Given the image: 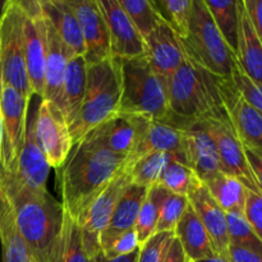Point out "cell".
<instances>
[{
  "instance_id": "f907efd6",
  "label": "cell",
  "mask_w": 262,
  "mask_h": 262,
  "mask_svg": "<svg viewBox=\"0 0 262 262\" xmlns=\"http://www.w3.org/2000/svg\"><path fill=\"white\" fill-rule=\"evenodd\" d=\"M2 90H3V79H2V71H0V99H2Z\"/></svg>"
},
{
  "instance_id": "4dcf8cb0",
  "label": "cell",
  "mask_w": 262,
  "mask_h": 262,
  "mask_svg": "<svg viewBox=\"0 0 262 262\" xmlns=\"http://www.w3.org/2000/svg\"><path fill=\"white\" fill-rule=\"evenodd\" d=\"M170 192L161 187L160 184L151 186L147 189L145 201L141 206L137 222H136V234H137L138 243L142 246L151 235L155 234L156 225L160 217L161 207Z\"/></svg>"
},
{
  "instance_id": "74e56055",
  "label": "cell",
  "mask_w": 262,
  "mask_h": 262,
  "mask_svg": "<svg viewBox=\"0 0 262 262\" xmlns=\"http://www.w3.org/2000/svg\"><path fill=\"white\" fill-rule=\"evenodd\" d=\"M188 197L181 196V194L169 193L166 200L164 201L161 207L160 217H159L158 225H156V232H173L176 229L177 224L181 220L182 215L184 214L186 209L188 207Z\"/></svg>"
},
{
  "instance_id": "6da1fadb",
  "label": "cell",
  "mask_w": 262,
  "mask_h": 262,
  "mask_svg": "<svg viewBox=\"0 0 262 262\" xmlns=\"http://www.w3.org/2000/svg\"><path fill=\"white\" fill-rule=\"evenodd\" d=\"M0 186L14 214L15 223L33 262H53L63 225L64 209L48 189L37 191L26 186L14 173L0 168Z\"/></svg>"
},
{
  "instance_id": "8fae6325",
  "label": "cell",
  "mask_w": 262,
  "mask_h": 262,
  "mask_svg": "<svg viewBox=\"0 0 262 262\" xmlns=\"http://www.w3.org/2000/svg\"><path fill=\"white\" fill-rule=\"evenodd\" d=\"M33 123L36 138L49 166L58 170L73 148V140L64 114L53 102L41 100L33 115Z\"/></svg>"
},
{
  "instance_id": "d6a6232c",
  "label": "cell",
  "mask_w": 262,
  "mask_h": 262,
  "mask_svg": "<svg viewBox=\"0 0 262 262\" xmlns=\"http://www.w3.org/2000/svg\"><path fill=\"white\" fill-rule=\"evenodd\" d=\"M170 155L164 152H152L141 156L137 160H128L132 183L136 186L150 188L158 184L164 168L168 164Z\"/></svg>"
},
{
  "instance_id": "83f0119b",
  "label": "cell",
  "mask_w": 262,
  "mask_h": 262,
  "mask_svg": "<svg viewBox=\"0 0 262 262\" xmlns=\"http://www.w3.org/2000/svg\"><path fill=\"white\" fill-rule=\"evenodd\" d=\"M87 83V63L84 56L76 55L68 61L61 91V113L71 127L76 120Z\"/></svg>"
},
{
  "instance_id": "f5cc1de1",
  "label": "cell",
  "mask_w": 262,
  "mask_h": 262,
  "mask_svg": "<svg viewBox=\"0 0 262 262\" xmlns=\"http://www.w3.org/2000/svg\"><path fill=\"white\" fill-rule=\"evenodd\" d=\"M31 262H33V261H31Z\"/></svg>"
},
{
  "instance_id": "d590c367",
  "label": "cell",
  "mask_w": 262,
  "mask_h": 262,
  "mask_svg": "<svg viewBox=\"0 0 262 262\" xmlns=\"http://www.w3.org/2000/svg\"><path fill=\"white\" fill-rule=\"evenodd\" d=\"M152 3L164 22L183 38L188 30L193 0H154Z\"/></svg>"
},
{
  "instance_id": "44dd1931",
  "label": "cell",
  "mask_w": 262,
  "mask_h": 262,
  "mask_svg": "<svg viewBox=\"0 0 262 262\" xmlns=\"http://www.w3.org/2000/svg\"><path fill=\"white\" fill-rule=\"evenodd\" d=\"M46 23V58L45 84L41 100H48L61 110V91L68 61L74 55L73 51L61 41L58 33L45 18Z\"/></svg>"
},
{
  "instance_id": "2e32d148",
  "label": "cell",
  "mask_w": 262,
  "mask_h": 262,
  "mask_svg": "<svg viewBox=\"0 0 262 262\" xmlns=\"http://www.w3.org/2000/svg\"><path fill=\"white\" fill-rule=\"evenodd\" d=\"M220 90L238 140L245 147L262 152V115L243 99L232 78H220Z\"/></svg>"
},
{
  "instance_id": "d4e9b609",
  "label": "cell",
  "mask_w": 262,
  "mask_h": 262,
  "mask_svg": "<svg viewBox=\"0 0 262 262\" xmlns=\"http://www.w3.org/2000/svg\"><path fill=\"white\" fill-rule=\"evenodd\" d=\"M43 15L49 20L59 37L74 53L84 56L83 36L77 15L68 0H41Z\"/></svg>"
},
{
  "instance_id": "484cf974",
  "label": "cell",
  "mask_w": 262,
  "mask_h": 262,
  "mask_svg": "<svg viewBox=\"0 0 262 262\" xmlns=\"http://www.w3.org/2000/svg\"><path fill=\"white\" fill-rule=\"evenodd\" d=\"M174 237L179 241L182 248L191 262L206 260L214 255H217L212 247L211 239L206 229L191 205H188L177 224L174 229Z\"/></svg>"
},
{
  "instance_id": "836d02e7",
  "label": "cell",
  "mask_w": 262,
  "mask_h": 262,
  "mask_svg": "<svg viewBox=\"0 0 262 262\" xmlns=\"http://www.w3.org/2000/svg\"><path fill=\"white\" fill-rule=\"evenodd\" d=\"M119 4L127 13L129 19L137 28L141 36L147 37L161 23L163 18L159 14L152 2L147 0H119Z\"/></svg>"
},
{
  "instance_id": "52a82bcc",
  "label": "cell",
  "mask_w": 262,
  "mask_h": 262,
  "mask_svg": "<svg viewBox=\"0 0 262 262\" xmlns=\"http://www.w3.org/2000/svg\"><path fill=\"white\" fill-rule=\"evenodd\" d=\"M0 71L3 84L32 99L23 43V12L17 0H7L0 18Z\"/></svg>"
},
{
  "instance_id": "ab89813d",
  "label": "cell",
  "mask_w": 262,
  "mask_h": 262,
  "mask_svg": "<svg viewBox=\"0 0 262 262\" xmlns=\"http://www.w3.org/2000/svg\"><path fill=\"white\" fill-rule=\"evenodd\" d=\"M174 238L173 232H161L151 235L142 246H140L137 262H161L170 241Z\"/></svg>"
},
{
  "instance_id": "ba28073f",
  "label": "cell",
  "mask_w": 262,
  "mask_h": 262,
  "mask_svg": "<svg viewBox=\"0 0 262 262\" xmlns=\"http://www.w3.org/2000/svg\"><path fill=\"white\" fill-rule=\"evenodd\" d=\"M30 97L23 96L17 90L3 84L0 99V168L15 173L18 159L25 145L28 123Z\"/></svg>"
},
{
  "instance_id": "30bf717a",
  "label": "cell",
  "mask_w": 262,
  "mask_h": 262,
  "mask_svg": "<svg viewBox=\"0 0 262 262\" xmlns=\"http://www.w3.org/2000/svg\"><path fill=\"white\" fill-rule=\"evenodd\" d=\"M23 12V43L28 79L33 95L42 97L45 84L46 23L41 0H17Z\"/></svg>"
},
{
  "instance_id": "d6986e66",
  "label": "cell",
  "mask_w": 262,
  "mask_h": 262,
  "mask_svg": "<svg viewBox=\"0 0 262 262\" xmlns=\"http://www.w3.org/2000/svg\"><path fill=\"white\" fill-rule=\"evenodd\" d=\"M187 197L189 205L206 229L215 252L225 256L229 247L227 212L212 199L204 182L199 178L193 182Z\"/></svg>"
},
{
  "instance_id": "9a60e30c",
  "label": "cell",
  "mask_w": 262,
  "mask_h": 262,
  "mask_svg": "<svg viewBox=\"0 0 262 262\" xmlns=\"http://www.w3.org/2000/svg\"><path fill=\"white\" fill-rule=\"evenodd\" d=\"M109 32L113 58L132 59L146 55L145 40L119 4V0H97Z\"/></svg>"
},
{
  "instance_id": "7dc6e473",
  "label": "cell",
  "mask_w": 262,
  "mask_h": 262,
  "mask_svg": "<svg viewBox=\"0 0 262 262\" xmlns=\"http://www.w3.org/2000/svg\"><path fill=\"white\" fill-rule=\"evenodd\" d=\"M138 252H140V248L127 256H119V257H113V258L105 257V256L101 253V256L99 257V262H137Z\"/></svg>"
},
{
  "instance_id": "277c9868",
  "label": "cell",
  "mask_w": 262,
  "mask_h": 262,
  "mask_svg": "<svg viewBox=\"0 0 262 262\" xmlns=\"http://www.w3.org/2000/svg\"><path fill=\"white\" fill-rule=\"evenodd\" d=\"M118 61L120 71L119 113L151 120L168 119L170 115L168 81L154 72L146 55L118 59Z\"/></svg>"
},
{
  "instance_id": "7c38bea8",
  "label": "cell",
  "mask_w": 262,
  "mask_h": 262,
  "mask_svg": "<svg viewBox=\"0 0 262 262\" xmlns=\"http://www.w3.org/2000/svg\"><path fill=\"white\" fill-rule=\"evenodd\" d=\"M150 122L148 118L118 113L91 130L84 138H89L115 155L129 158L140 145Z\"/></svg>"
},
{
  "instance_id": "ee69618b",
  "label": "cell",
  "mask_w": 262,
  "mask_h": 262,
  "mask_svg": "<svg viewBox=\"0 0 262 262\" xmlns=\"http://www.w3.org/2000/svg\"><path fill=\"white\" fill-rule=\"evenodd\" d=\"M243 150H245L246 158H247L248 165H250L251 171H252L253 178H255L258 189L262 193V152L253 150V148L245 147V146H243Z\"/></svg>"
},
{
  "instance_id": "5bb4252c",
  "label": "cell",
  "mask_w": 262,
  "mask_h": 262,
  "mask_svg": "<svg viewBox=\"0 0 262 262\" xmlns=\"http://www.w3.org/2000/svg\"><path fill=\"white\" fill-rule=\"evenodd\" d=\"M173 123L184 129L187 163L200 181L206 182L223 171L216 143L210 135L205 120H184L173 115Z\"/></svg>"
},
{
  "instance_id": "1f68e13d",
  "label": "cell",
  "mask_w": 262,
  "mask_h": 262,
  "mask_svg": "<svg viewBox=\"0 0 262 262\" xmlns=\"http://www.w3.org/2000/svg\"><path fill=\"white\" fill-rule=\"evenodd\" d=\"M204 2L217 30L220 31L227 45L235 55L238 48V28H239L238 2L237 0H223V2L204 0Z\"/></svg>"
},
{
  "instance_id": "7bdbcfd3",
  "label": "cell",
  "mask_w": 262,
  "mask_h": 262,
  "mask_svg": "<svg viewBox=\"0 0 262 262\" xmlns=\"http://www.w3.org/2000/svg\"><path fill=\"white\" fill-rule=\"evenodd\" d=\"M225 257L229 262H262L261 253L234 245H229Z\"/></svg>"
},
{
  "instance_id": "3957f363",
  "label": "cell",
  "mask_w": 262,
  "mask_h": 262,
  "mask_svg": "<svg viewBox=\"0 0 262 262\" xmlns=\"http://www.w3.org/2000/svg\"><path fill=\"white\" fill-rule=\"evenodd\" d=\"M170 113L184 120L227 119L220 90V77L214 76L187 58L168 79Z\"/></svg>"
},
{
  "instance_id": "4316f807",
  "label": "cell",
  "mask_w": 262,
  "mask_h": 262,
  "mask_svg": "<svg viewBox=\"0 0 262 262\" xmlns=\"http://www.w3.org/2000/svg\"><path fill=\"white\" fill-rule=\"evenodd\" d=\"M0 262H31L30 251L15 223L12 206L0 186Z\"/></svg>"
},
{
  "instance_id": "bcb514c9",
  "label": "cell",
  "mask_w": 262,
  "mask_h": 262,
  "mask_svg": "<svg viewBox=\"0 0 262 262\" xmlns=\"http://www.w3.org/2000/svg\"><path fill=\"white\" fill-rule=\"evenodd\" d=\"M161 262H191L176 237L170 241Z\"/></svg>"
},
{
  "instance_id": "9c48e42d",
  "label": "cell",
  "mask_w": 262,
  "mask_h": 262,
  "mask_svg": "<svg viewBox=\"0 0 262 262\" xmlns=\"http://www.w3.org/2000/svg\"><path fill=\"white\" fill-rule=\"evenodd\" d=\"M130 183L132 178L128 166L90 202L89 206L76 219L81 228L83 247L92 261H97L101 256L100 237L106 228L120 196Z\"/></svg>"
},
{
  "instance_id": "f6af8a7d",
  "label": "cell",
  "mask_w": 262,
  "mask_h": 262,
  "mask_svg": "<svg viewBox=\"0 0 262 262\" xmlns=\"http://www.w3.org/2000/svg\"><path fill=\"white\" fill-rule=\"evenodd\" d=\"M251 23L262 43V0H243Z\"/></svg>"
},
{
  "instance_id": "5b68a950",
  "label": "cell",
  "mask_w": 262,
  "mask_h": 262,
  "mask_svg": "<svg viewBox=\"0 0 262 262\" xmlns=\"http://www.w3.org/2000/svg\"><path fill=\"white\" fill-rule=\"evenodd\" d=\"M120 71L117 58L87 66V83L76 120L69 127L73 146L119 113Z\"/></svg>"
},
{
  "instance_id": "816d5d0a",
  "label": "cell",
  "mask_w": 262,
  "mask_h": 262,
  "mask_svg": "<svg viewBox=\"0 0 262 262\" xmlns=\"http://www.w3.org/2000/svg\"><path fill=\"white\" fill-rule=\"evenodd\" d=\"M0 150H2V132H0Z\"/></svg>"
},
{
  "instance_id": "ffe728a7",
  "label": "cell",
  "mask_w": 262,
  "mask_h": 262,
  "mask_svg": "<svg viewBox=\"0 0 262 262\" xmlns=\"http://www.w3.org/2000/svg\"><path fill=\"white\" fill-rule=\"evenodd\" d=\"M152 152L168 154L171 158L188 165L184 129L177 127L169 119L151 120L140 145L137 146L133 155L128 158V160L135 161L141 156Z\"/></svg>"
},
{
  "instance_id": "b9f144b4",
  "label": "cell",
  "mask_w": 262,
  "mask_h": 262,
  "mask_svg": "<svg viewBox=\"0 0 262 262\" xmlns=\"http://www.w3.org/2000/svg\"><path fill=\"white\" fill-rule=\"evenodd\" d=\"M140 248V243H138L137 234H136L135 229H130L125 232L124 234L120 235L114 245L112 246L106 253H102L105 257L113 258V257H119V256H127L129 253L135 252Z\"/></svg>"
},
{
  "instance_id": "7a4b0ae2",
  "label": "cell",
  "mask_w": 262,
  "mask_h": 262,
  "mask_svg": "<svg viewBox=\"0 0 262 262\" xmlns=\"http://www.w3.org/2000/svg\"><path fill=\"white\" fill-rule=\"evenodd\" d=\"M127 168L128 158L115 155L89 138L79 141L56 170L63 209L77 219L90 202Z\"/></svg>"
},
{
  "instance_id": "cb8c5ba5",
  "label": "cell",
  "mask_w": 262,
  "mask_h": 262,
  "mask_svg": "<svg viewBox=\"0 0 262 262\" xmlns=\"http://www.w3.org/2000/svg\"><path fill=\"white\" fill-rule=\"evenodd\" d=\"M238 19L239 28L235 59L248 78L262 84V43L251 23L243 0H238Z\"/></svg>"
},
{
  "instance_id": "681fc988",
  "label": "cell",
  "mask_w": 262,
  "mask_h": 262,
  "mask_svg": "<svg viewBox=\"0 0 262 262\" xmlns=\"http://www.w3.org/2000/svg\"><path fill=\"white\" fill-rule=\"evenodd\" d=\"M5 3H7V0H0V18H2V14H3V9H4V5Z\"/></svg>"
},
{
  "instance_id": "8d00e7d4",
  "label": "cell",
  "mask_w": 262,
  "mask_h": 262,
  "mask_svg": "<svg viewBox=\"0 0 262 262\" xmlns=\"http://www.w3.org/2000/svg\"><path fill=\"white\" fill-rule=\"evenodd\" d=\"M229 245L248 248L262 255V241L247 222L243 212H227Z\"/></svg>"
},
{
  "instance_id": "7402d4cb",
  "label": "cell",
  "mask_w": 262,
  "mask_h": 262,
  "mask_svg": "<svg viewBox=\"0 0 262 262\" xmlns=\"http://www.w3.org/2000/svg\"><path fill=\"white\" fill-rule=\"evenodd\" d=\"M147 189L146 187L130 183L123 192L106 228L100 237V247L102 253H106L120 235L128 230L135 229Z\"/></svg>"
},
{
  "instance_id": "60d3db41",
  "label": "cell",
  "mask_w": 262,
  "mask_h": 262,
  "mask_svg": "<svg viewBox=\"0 0 262 262\" xmlns=\"http://www.w3.org/2000/svg\"><path fill=\"white\" fill-rule=\"evenodd\" d=\"M245 217L257 237L262 241V193L261 192H253L247 189L245 202V210H243Z\"/></svg>"
},
{
  "instance_id": "603a6c76",
  "label": "cell",
  "mask_w": 262,
  "mask_h": 262,
  "mask_svg": "<svg viewBox=\"0 0 262 262\" xmlns=\"http://www.w3.org/2000/svg\"><path fill=\"white\" fill-rule=\"evenodd\" d=\"M49 166L42 148L38 145L35 135V123L33 115L28 119L27 133H26L25 145L18 159L15 176L27 187L37 191H45L48 183Z\"/></svg>"
},
{
  "instance_id": "e0dca14e",
  "label": "cell",
  "mask_w": 262,
  "mask_h": 262,
  "mask_svg": "<svg viewBox=\"0 0 262 262\" xmlns=\"http://www.w3.org/2000/svg\"><path fill=\"white\" fill-rule=\"evenodd\" d=\"M81 26L87 66L112 58L106 22L97 0H68Z\"/></svg>"
},
{
  "instance_id": "4fadbf2b",
  "label": "cell",
  "mask_w": 262,
  "mask_h": 262,
  "mask_svg": "<svg viewBox=\"0 0 262 262\" xmlns=\"http://www.w3.org/2000/svg\"><path fill=\"white\" fill-rule=\"evenodd\" d=\"M204 120L210 135L216 143L222 170L237 178L250 191L261 192L248 165L243 145L238 140L229 118Z\"/></svg>"
},
{
  "instance_id": "ac0fdd59",
  "label": "cell",
  "mask_w": 262,
  "mask_h": 262,
  "mask_svg": "<svg viewBox=\"0 0 262 262\" xmlns=\"http://www.w3.org/2000/svg\"><path fill=\"white\" fill-rule=\"evenodd\" d=\"M145 46L151 68L165 81L187 60L181 36L164 20L145 37Z\"/></svg>"
},
{
  "instance_id": "f1b7e54d",
  "label": "cell",
  "mask_w": 262,
  "mask_h": 262,
  "mask_svg": "<svg viewBox=\"0 0 262 262\" xmlns=\"http://www.w3.org/2000/svg\"><path fill=\"white\" fill-rule=\"evenodd\" d=\"M204 183L225 212H243L247 188L237 178L220 171Z\"/></svg>"
},
{
  "instance_id": "e575fe53",
  "label": "cell",
  "mask_w": 262,
  "mask_h": 262,
  "mask_svg": "<svg viewBox=\"0 0 262 262\" xmlns=\"http://www.w3.org/2000/svg\"><path fill=\"white\" fill-rule=\"evenodd\" d=\"M196 179L197 176L192 170L191 166L170 156L159 178L158 184H160L171 193L187 196Z\"/></svg>"
},
{
  "instance_id": "f35d334b",
  "label": "cell",
  "mask_w": 262,
  "mask_h": 262,
  "mask_svg": "<svg viewBox=\"0 0 262 262\" xmlns=\"http://www.w3.org/2000/svg\"><path fill=\"white\" fill-rule=\"evenodd\" d=\"M230 78L243 99L262 115V84L255 83L252 79H250L243 73L241 67L238 66L237 59H235L234 68H233Z\"/></svg>"
},
{
  "instance_id": "f546056e",
  "label": "cell",
  "mask_w": 262,
  "mask_h": 262,
  "mask_svg": "<svg viewBox=\"0 0 262 262\" xmlns=\"http://www.w3.org/2000/svg\"><path fill=\"white\" fill-rule=\"evenodd\" d=\"M53 262H99L87 255L78 223L64 210L63 225L54 252Z\"/></svg>"
},
{
  "instance_id": "8992f818",
  "label": "cell",
  "mask_w": 262,
  "mask_h": 262,
  "mask_svg": "<svg viewBox=\"0 0 262 262\" xmlns=\"http://www.w3.org/2000/svg\"><path fill=\"white\" fill-rule=\"evenodd\" d=\"M187 58L220 78H230L235 55L217 30L204 0H193L188 30L182 38Z\"/></svg>"
},
{
  "instance_id": "c3c4849f",
  "label": "cell",
  "mask_w": 262,
  "mask_h": 262,
  "mask_svg": "<svg viewBox=\"0 0 262 262\" xmlns=\"http://www.w3.org/2000/svg\"><path fill=\"white\" fill-rule=\"evenodd\" d=\"M197 262H229L228 258L223 255H214L212 257L206 258V260H202V261H197Z\"/></svg>"
}]
</instances>
